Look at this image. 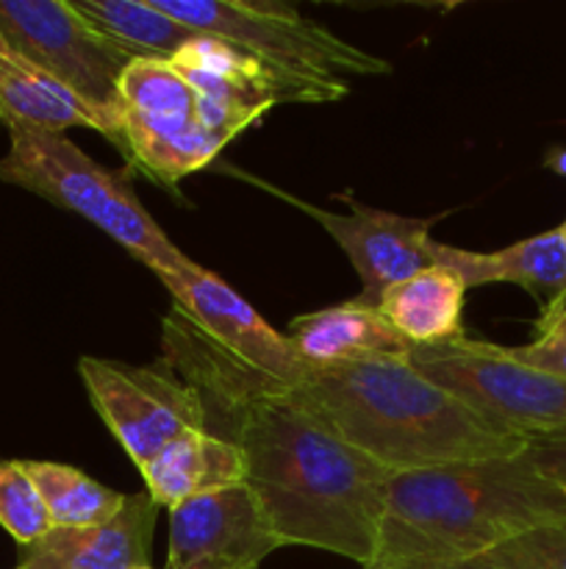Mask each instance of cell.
<instances>
[{"label": "cell", "instance_id": "cell-1", "mask_svg": "<svg viewBox=\"0 0 566 569\" xmlns=\"http://www.w3.org/2000/svg\"><path fill=\"white\" fill-rule=\"evenodd\" d=\"M161 365L198 392L205 431L242 453L277 539L370 567L392 472L344 442L292 383L216 348L181 311L161 320Z\"/></svg>", "mask_w": 566, "mask_h": 569}, {"label": "cell", "instance_id": "cell-2", "mask_svg": "<svg viewBox=\"0 0 566 569\" xmlns=\"http://www.w3.org/2000/svg\"><path fill=\"white\" fill-rule=\"evenodd\" d=\"M297 389L344 442L388 472L497 459L527 445L422 376L408 356L305 367Z\"/></svg>", "mask_w": 566, "mask_h": 569}, {"label": "cell", "instance_id": "cell-3", "mask_svg": "<svg viewBox=\"0 0 566 569\" xmlns=\"http://www.w3.org/2000/svg\"><path fill=\"white\" fill-rule=\"evenodd\" d=\"M566 520V492L522 453L392 472L375 565L455 561Z\"/></svg>", "mask_w": 566, "mask_h": 569}, {"label": "cell", "instance_id": "cell-4", "mask_svg": "<svg viewBox=\"0 0 566 569\" xmlns=\"http://www.w3.org/2000/svg\"><path fill=\"white\" fill-rule=\"evenodd\" d=\"M9 153L0 159V181L81 214L153 276L181 270L192 261L139 203L131 183L100 167L70 137L55 131H9Z\"/></svg>", "mask_w": 566, "mask_h": 569}, {"label": "cell", "instance_id": "cell-5", "mask_svg": "<svg viewBox=\"0 0 566 569\" xmlns=\"http://www.w3.org/2000/svg\"><path fill=\"white\" fill-rule=\"evenodd\" d=\"M198 33L225 39L275 70L314 81L388 76L386 59L355 48L294 6L272 0H150Z\"/></svg>", "mask_w": 566, "mask_h": 569}, {"label": "cell", "instance_id": "cell-6", "mask_svg": "<svg viewBox=\"0 0 566 569\" xmlns=\"http://www.w3.org/2000/svg\"><path fill=\"white\" fill-rule=\"evenodd\" d=\"M408 361L499 431L522 439L566 431V378L522 365L511 348L461 337L414 348Z\"/></svg>", "mask_w": 566, "mask_h": 569}, {"label": "cell", "instance_id": "cell-7", "mask_svg": "<svg viewBox=\"0 0 566 569\" xmlns=\"http://www.w3.org/2000/svg\"><path fill=\"white\" fill-rule=\"evenodd\" d=\"M0 37L83 103L122 120L120 76L133 56L103 37L72 0H0Z\"/></svg>", "mask_w": 566, "mask_h": 569}, {"label": "cell", "instance_id": "cell-8", "mask_svg": "<svg viewBox=\"0 0 566 569\" xmlns=\"http://www.w3.org/2000/svg\"><path fill=\"white\" fill-rule=\"evenodd\" d=\"M78 372L100 420L139 472L181 433L205 431L198 392L170 367H133L81 356Z\"/></svg>", "mask_w": 566, "mask_h": 569}, {"label": "cell", "instance_id": "cell-9", "mask_svg": "<svg viewBox=\"0 0 566 569\" xmlns=\"http://www.w3.org/2000/svg\"><path fill=\"white\" fill-rule=\"evenodd\" d=\"M155 278L170 292L172 309L181 311L216 348L283 383L297 387L303 381L305 365L297 359L286 333L275 331L261 311H255L220 276L189 261L181 270L161 272Z\"/></svg>", "mask_w": 566, "mask_h": 569}, {"label": "cell", "instance_id": "cell-10", "mask_svg": "<svg viewBox=\"0 0 566 569\" xmlns=\"http://www.w3.org/2000/svg\"><path fill=\"white\" fill-rule=\"evenodd\" d=\"M286 200L311 220L320 222L322 231L336 239V244L344 250L361 278V303L377 309L388 287L427 270V267L442 264L444 244L431 237V220L372 209L355 198H350L347 214L300 203L294 198Z\"/></svg>", "mask_w": 566, "mask_h": 569}, {"label": "cell", "instance_id": "cell-11", "mask_svg": "<svg viewBox=\"0 0 566 569\" xmlns=\"http://www.w3.org/2000/svg\"><path fill=\"white\" fill-rule=\"evenodd\" d=\"M283 548L247 483L170 509L166 569H259Z\"/></svg>", "mask_w": 566, "mask_h": 569}, {"label": "cell", "instance_id": "cell-12", "mask_svg": "<svg viewBox=\"0 0 566 569\" xmlns=\"http://www.w3.org/2000/svg\"><path fill=\"white\" fill-rule=\"evenodd\" d=\"M159 506L148 492L125 495L109 522L87 528H53L22 548V569H133L150 565Z\"/></svg>", "mask_w": 566, "mask_h": 569}, {"label": "cell", "instance_id": "cell-13", "mask_svg": "<svg viewBox=\"0 0 566 569\" xmlns=\"http://www.w3.org/2000/svg\"><path fill=\"white\" fill-rule=\"evenodd\" d=\"M0 122L6 131L64 133L67 128H89L109 139L114 148L125 150L122 120L83 103L55 78L17 53L3 37H0Z\"/></svg>", "mask_w": 566, "mask_h": 569}, {"label": "cell", "instance_id": "cell-14", "mask_svg": "<svg viewBox=\"0 0 566 569\" xmlns=\"http://www.w3.org/2000/svg\"><path fill=\"white\" fill-rule=\"evenodd\" d=\"M286 337L309 370L381 356H411L414 350L375 306L361 303L358 298L297 317L289 322Z\"/></svg>", "mask_w": 566, "mask_h": 569}, {"label": "cell", "instance_id": "cell-15", "mask_svg": "<svg viewBox=\"0 0 566 569\" xmlns=\"http://www.w3.org/2000/svg\"><path fill=\"white\" fill-rule=\"evenodd\" d=\"M144 492L159 509H175L200 495L244 483L242 453L209 431H186L172 439L142 470Z\"/></svg>", "mask_w": 566, "mask_h": 569}, {"label": "cell", "instance_id": "cell-16", "mask_svg": "<svg viewBox=\"0 0 566 569\" xmlns=\"http://www.w3.org/2000/svg\"><path fill=\"white\" fill-rule=\"evenodd\" d=\"M453 270L466 289L486 283H516L533 295H547V303L566 292V233L549 228L536 237L519 239L494 253H475L444 244L442 264Z\"/></svg>", "mask_w": 566, "mask_h": 569}, {"label": "cell", "instance_id": "cell-17", "mask_svg": "<svg viewBox=\"0 0 566 569\" xmlns=\"http://www.w3.org/2000/svg\"><path fill=\"white\" fill-rule=\"evenodd\" d=\"M466 283L447 267H427L383 292L377 311L414 348L453 342L464 333Z\"/></svg>", "mask_w": 566, "mask_h": 569}, {"label": "cell", "instance_id": "cell-18", "mask_svg": "<svg viewBox=\"0 0 566 569\" xmlns=\"http://www.w3.org/2000/svg\"><path fill=\"white\" fill-rule=\"evenodd\" d=\"M122 126L142 131H186L198 122V92L172 61L133 59L120 76Z\"/></svg>", "mask_w": 566, "mask_h": 569}, {"label": "cell", "instance_id": "cell-19", "mask_svg": "<svg viewBox=\"0 0 566 569\" xmlns=\"http://www.w3.org/2000/svg\"><path fill=\"white\" fill-rule=\"evenodd\" d=\"M72 6L133 59L172 61L198 37V31L166 17L150 0H72Z\"/></svg>", "mask_w": 566, "mask_h": 569}, {"label": "cell", "instance_id": "cell-20", "mask_svg": "<svg viewBox=\"0 0 566 569\" xmlns=\"http://www.w3.org/2000/svg\"><path fill=\"white\" fill-rule=\"evenodd\" d=\"M122 142H125L122 153L128 156V161L166 189L211 164L228 144L222 137L205 131L200 122H194L186 131L172 133L122 126Z\"/></svg>", "mask_w": 566, "mask_h": 569}, {"label": "cell", "instance_id": "cell-21", "mask_svg": "<svg viewBox=\"0 0 566 569\" xmlns=\"http://www.w3.org/2000/svg\"><path fill=\"white\" fill-rule=\"evenodd\" d=\"M26 470L48 506L53 528L100 526V522H109L125 503V495L70 465L26 461Z\"/></svg>", "mask_w": 566, "mask_h": 569}, {"label": "cell", "instance_id": "cell-22", "mask_svg": "<svg viewBox=\"0 0 566 569\" xmlns=\"http://www.w3.org/2000/svg\"><path fill=\"white\" fill-rule=\"evenodd\" d=\"M0 528L22 548L53 531L48 506L28 476L26 461H0Z\"/></svg>", "mask_w": 566, "mask_h": 569}, {"label": "cell", "instance_id": "cell-23", "mask_svg": "<svg viewBox=\"0 0 566 569\" xmlns=\"http://www.w3.org/2000/svg\"><path fill=\"white\" fill-rule=\"evenodd\" d=\"M494 553L527 569H566V520L522 533Z\"/></svg>", "mask_w": 566, "mask_h": 569}, {"label": "cell", "instance_id": "cell-24", "mask_svg": "<svg viewBox=\"0 0 566 569\" xmlns=\"http://www.w3.org/2000/svg\"><path fill=\"white\" fill-rule=\"evenodd\" d=\"M511 353L533 370L566 378V315L538 317L536 339L530 345H522V348H511Z\"/></svg>", "mask_w": 566, "mask_h": 569}, {"label": "cell", "instance_id": "cell-25", "mask_svg": "<svg viewBox=\"0 0 566 569\" xmlns=\"http://www.w3.org/2000/svg\"><path fill=\"white\" fill-rule=\"evenodd\" d=\"M525 456L566 492V431L527 439Z\"/></svg>", "mask_w": 566, "mask_h": 569}, {"label": "cell", "instance_id": "cell-26", "mask_svg": "<svg viewBox=\"0 0 566 569\" xmlns=\"http://www.w3.org/2000/svg\"><path fill=\"white\" fill-rule=\"evenodd\" d=\"M386 569H527L514 561L503 559L499 553H483L469 556V559H455V561H400V565H381Z\"/></svg>", "mask_w": 566, "mask_h": 569}, {"label": "cell", "instance_id": "cell-27", "mask_svg": "<svg viewBox=\"0 0 566 569\" xmlns=\"http://www.w3.org/2000/svg\"><path fill=\"white\" fill-rule=\"evenodd\" d=\"M566 315V292L558 295L555 300H549V303H544L542 309V317H564Z\"/></svg>", "mask_w": 566, "mask_h": 569}, {"label": "cell", "instance_id": "cell-28", "mask_svg": "<svg viewBox=\"0 0 566 569\" xmlns=\"http://www.w3.org/2000/svg\"><path fill=\"white\" fill-rule=\"evenodd\" d=\"M547 167L558 172V176H566V150H555V153L547 159Z\"/></svg>", "mask_w": 566, "mask_h": 569}, {"label": "cell", "instance_id": "cell-29", "mask_svg": "<svg viewBox=\"0 0 566 569\" xmlns=\"http://www.w3.org/2000/svg\"><path fill=\"white\" fill-rule=\"evenodd\" d=\"M361 569H386V567H381V565H370V567H361Z\"/></svg>", "mask_w": 566, "mask_h": 569}, {"label": "cell", "instance_id": "cell-30", "mask_svg": "<svg viewBox=\"0 0 566 569\" xmlns=\"http://www.w3.org/2000/svg\"><path fill=\"white\" fill-rule=\"evenodd\" d=\"M133 569H153V567H150V565H148V567H133Z\"/></svg>", "mask_w": 566, "mask_h": 569}, {"label": "cell", "instance_id": "cell-31", "mask_svg": "<svg viewBox=\"0 0 566 569\" xmlns=\"http://www.w3.org/2000/svg\"><path fill=\"white\" fill-rule=\"evenodd\" d=\"M560 228H564V233H566V220H564V222H560Z\"/></svg>", "mask_w": 566, "mask_h": 569}, {"label": "cell", "instance_id": "cell-32", "mask_svg": "<svg viewBox=\"0 0 566 569\" xmlns=\"http://www.w3.org/2000/svg\"><path fill=\"white\" fill-rule=\"evenodd\" d=\"M17 569H22V567H17Z\"/></svg>", "mask_w": 566, "mask_h": 569}]
</instances>
